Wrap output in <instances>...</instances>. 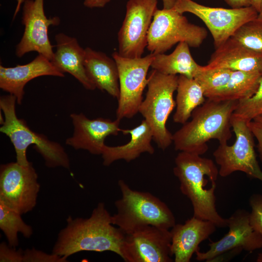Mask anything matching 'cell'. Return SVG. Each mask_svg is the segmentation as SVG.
<instances>
[{"mask_svg":"<svg viewBox=\"0 0 262 262\" xmlns=\"http://www.w3.org/2000/svg\"><path fill=\"white\" fill-rule=\"evenodd\" d=\"M0 229L4 234L8 244L16 247L19 244L18 233L27 238L33 233L32 227L22 219L21 214L0 202Z\"/></svg>","mask_w":262,"mask_h":262,"instance_id":"obj_26","label":"cell"},{"mask_svg":"<svg viewBox=\"0 0 262 262\" xmlns=\"http://www.w3.org/2000/svg\"><path fill=\"white\" fill-rule=\"evenodd\" d=\"M257 262H262V253H259L257 258Z\"/></svg>","mask_w":262,"mask_h":262,"instance_id":"obj_40","label":"cell"},{"mask_svg":"<svg viewBox=\"0 0 262 262\" xmlns=\"http://www.w3.org/2000/svg\"><path fill=\"white\" fill-rule=\"evenodd\" d=\"M154 56L150 53L145 57L129 58L120 56L116 51L113 53L119 75L117 119L131 118L138 112L144 90L147 85V72Z\"/></svg>","mask_w":262,"mask_h":262,"instance_id":"obj_9","label":"cell"},{"mask_svg":"<svg viewBox=\"0 0 262 262\" xmlns=\"http://www.w3.org/2000/svg\"><path fill=\"white\" fill-rule=\"evenodd\" d=\"M231 124L236 137L234 144H219L213 153L219 166V175L226 177L241 171L262 181V171L254 149V136L248 122L232 114Z\"/></svg>","mask_w":262,"mask_h":262,"instance_id":"obj_8","label":"cell"},{"mask_svg":"<svg viewBox=\"0 0 262 262\" xmlns=\"http://www.w3.org/2000/svg\"><path fill=\"white\" fill-rule=\"evenodd\" d=\"M163 3V8L169 9L172 8L175 4V0H162Z\"/></svg>","mask_w":262,"mask_h":262,"instance_id":"obj_36","label":"cell"},{"mask_svg":"<svg viewBox=\"0 0 262 262\" xmlns=\"http://www.w3.org/2000/svg\"><path fill=\"white\" fill-rule=\"evenodd\" d=\"M238 101L205 100L193 112L191 119L173 134L175 150L201 156L211 139L227 143L232 136L231 118Z\"/></svg>","mask_w":262,"mask_h":262,"instance_id":"obj_3","label":"cell"},{"mask_svg":"<svg viewBox=\"0 0 262 262\" xmlns=\"http://www.w3.org/2000/svg\"><path fill=\"white\" fill-rule=\"evenodd\" d=\"M147 78V91L138 112L150 126L153 139L158 147L165 150L173 143V134L166 124L176 106L173 94L178 76L164 74L152 69Z\"/></svg>","mask_w":262,"mask_h":262,"instance_id":"obj_6","label":"cell"},{"mask_svg":"<svg viewBox=\"0 0 262 262\" xmlns=\"http://www.w3.org/2000/svg\"><path fill=\"white\" fill-rule=\"evenodd\" d=\"M213 222L193 216L183 224H175L170 230L171 251L175 262H189L199 249V244L216 230Z\"/></svg>","mask_w":262,"mask_h":262,"instance_id":"obj_18","label":"cell"},{"mask_svg":"<svg viewBox=\"0 0 262 262\" xmlns=\"http://www.w3.org/2000/svg\"><path fill=\"white\" fill-rule=\"evenodd\" d=\"M262 74L232 71L226 85L212 99L215 100H237L249 98L256 92Z\"/></svg>","mask_w":262,"mask_h":262,"instance_id":"obj_25","label":"cell"},{"mask_svg":"<svg viewBox=\"0 0 262 262\" xmlns=\"http://www.w3.org/2000/svg\"><path fill=\"white\" fill-rule=\"evenodd\" d=\"M248 125L258 141V150L260 158L262 162V125L251 121L248 123Z\"/></svg>","mask_w":262,"mask_h":262,"instance_id":"obj_33","label":"cell"},{"mask_svg":"<svg viewBox=\"0 0 262 262\" xmlns=\"http://www.w3.org/2000/svg\"><path fill=\"white\" fill-rule=\"evenodd\" d=\"M40 186L32 163L22 165L16 162L0 167V202L22 215L35 207Z\"/></svg>","mask_w":262,"mask_h":262,"instance_id":"obj_10","label":"cell"},{"mask_svg":"<svg viewBox=\"0 0 262 262\" xmlns=\"http://www.w3.org/2000/svg\"><path fill=\"white\" fill-rule=\"evenodd\" d=\"M173 8L180 14L189 12L200 18L210 31L215 48L231 37L242 25L258 16L252 6L231 9L211 7L192 0H175Z\"/></svg>","mask_w":262,"mask_h":262,"instance_id":"obj_11","label":"cell"},{"mask_svg":"<svg viewBox=\"0 0 262 262\" xmlns=\"http://www.w3.org/2000/svg\"><path fill=\"white\" fill-rule=\"evenodd\" d=\"M111 0H84L83 5L88 8H102L109 2Z\"/></svg>","mask_w":262,"mask_h":262,"instance_id":"obj_35","label":"cell"},{"mask_svg":"<svg viewBox=\"0 0 262 262\" xmlns=\"http://www.w3.org/2000/svg\"><path fill=\"white\" fill-rule=\"evenodd\" d=\"M16 97L11 94L0 98V108L4 118L0 131L7 136L13 144L16 162L22 165H29L31 162L27 158V149L29 146L34 145L48 167L69 169V158L63 146L50 140L46 135L32 131L24 120L18 118L16 112Z\"/></svg>","mask_w":262,"mask_h":262,"instance_id":"obj_5","label":"cell"},{"mask_svg":"<svg viewBox=\"0 0 262 262\" xmlns=\"http://www.w3.org/2000/svg\"><path fill=\"white\" fill-rule=\"evenodd\" d=\"M189 47L187 43L181 42L178 43L174 50L169 54H155L151 68L165 75L180 74L194 78L202 66L192 57Z\"/></svg>","mask_w":262,"mask_h":262,"instance_id":"obj_23","label":"cell"},{"mask_svg":"<svg viewBox=\"0 0 262 262\" xmlns=\"http://www.w3.org/2000/svg\"><path fill=\"white\" fill-rule=\"evenodd\" d=\"M174 122L184 124L191 117L193 112L205 101L203 90L194 78L178 76Z\"/></svg>","mask_w":262,"mask_h":262,"instance_id":"obj_24","label":"cell"},{"mask_svg":"<svg viewBox=\"0 0 262 262\" xmlns=\"http://www.w3.org/2000/svg\"><path fill=\"white\" fill-rule=\"evenodd\" d=\"M118 184L121 196L115 202L116 213L112 215V222L125 234L147 226L170 229L176 224L173 213L158 197L133 190L122 180Z\"/></svg>","mask_w":262,"mask_h":262,"instance_id":"obj_4","label":"cell"},{"mask_svg":"<svg viewBox=\"0 0 262 262\" xmlns=\"http://www.w3.org/2000/svg\"><path fill=\"white\" fill-rule=\"evenodd\" d=\"M251 6H253L259 13L262 7V0H252Z\"/></svg>","mask_w":262,"mask_h":262,"instance_id":"obj_37","label":"cell"},{"mask_svg":"<svg viewBox=\"0 0 262 262\" xmlns=\"http://www.w3.org/2000/svg\"><path fill=\"white\" fill-rule=\"evenodd\" d=\"M124 135L130 134L131 140L127 144L111 147L105 145L101 156L103 164L108 166L114 162L123 160L130 162L139 157L142 153L153 154L154 148L151 144L153 133L151 128L144 119L136 127L131 129H121Z\"/></svg>","mask_w":262,"mask_h":262,"instance_id":"obj_21","label":"cell"},{"mask_svg":"<svg viewBox=\"0 0 262 262\" xmlns=\"http://www.w3.org/2000/svg\"><path fill=\"white\" fill-rule=\"evenodd\" d=\"M207 36V30L190 23L173 8L157 9L147 35V49L151 53H164L177 43H187L197 48Z\"/></svg>","mask_w":262,"mask_h":262,"instance_id":"obj_7","label":"cell"},{"mask_svg":"<svg viewBox=\"0 0 262 262\" xmlns=\"http://www.w3.org/2000/svg\"><path fill=\"white\" fill-rule=\"evenodd\" d=\"M22 24L24 31L16 49L17 57L36 51L50 61L53 59V46L49 37V28L60 22L57 16L48 18L44 9V0H25L22 8Z\"/></svg>","mask_w":262,"mask_h":262,"instance_id":"obj_15","label":"cell"},{"mask_svg":"<svg viewBox=\"0 0 262 262\" xmlns=\"http://www.w3.org/2000/svg\"><path fill=\"white\" fill-rule=\"evenodd\" d=\"M43 76L65 77L64 73L55 67L49 59L38 54L31 62L14 67L0 65V88L16 97L20 105L24 95V88L32 80Z\"/></svg>","mask_w":262,"mask_h":262,"instance_id":"obj_17","label":"cell"},{"mask_svg":"<svg viewBox=\"0 0 262 262\" xmlns=\"http://www.w3.org/2000/svg\"><path fill=\"white\" fill-rule=\"evenodd\" d=\"M56 50L51 62L63 73H68L76 78L86 89L96 87L88 78L84 66L85 50L77 39L63 33L55 35Z\"/></svg>","mask_w":262,"mask_h":262,"instance_id":"obj_20","label":"cell"},{"mask_svg":"<svg viewBox=\"0 0 262 262\" xmlns=\"http://www.w3.org/2000/svg\"><path fill=\"white\" fill-rule=\"evenodd\" d=\"M174 175L182 194L190 200L193 216L210 221L219 228L227 227V218L217 212L215 190L219 169L213 161L201 155L180 151L175 159Z\"/></svg>","mask_w":262,"mask_h":262,"instance_id":"obj_2","label":"cell"},{"mask_svg":"<svg viewBox=\"0 0 262 262\" xmlns=\"http://www.w3.org/2000/svg\"><path fill=\"white\" fill-rule=\"evenodd\" d=\"M25 0H16L17 4L14 13L13 19H14L20 11L21 5L24 3Z\"/></svg>","mask_w":262,"mask_h":262,"instance_id":"obj_38","label":"cell"},{"mask_svg":"<svg viewBox=\"0 0 262 262\" xmlns=\"http://www.w3.org/2000/svg\"><path fill=\"white\" fill-rule=\"evenodd\" d=\"M203 67L262 74V52L251 50L230 37L216 48L207 65Z\"/></svg>","mask_w":262,"mask_h":262,"instance_id":"obj_19","label":"cell"},{"mask_svg":"<svg viewBox=\"0 0 262 262\" xmlns=\"http://www.w3.org/2000/svg\"><path fill=\"white\" fill-rule=\"evenodd\" d=\"M157 0H129L122 26L118 33L119 54L124 57H142Z\"/></svg>","mask_w":262,"mask_h":262,"instance_id":"obj_12","label":"cell"},{"mask_svg":"<svg viewBox=\"0 0 262 262\" xmlns=\"http://www.w3.org/2000/svg\"><path fill=\"white\" fill-rule=\"evenodd\" d=\"M84 66L86 74L96 88L118 98L119 75L114 59L105 53L87 47L85 49Z\"/></svg>","mask_w":262,"mask_h":262,"instance_id":"obj_22","label":"cell"},{"mask_svg":"<svg viewBox=\"0 0 262 262\" xmlns=\"http://www.w3.org/2000/svg\"><path fill=\"white\" fill-rule=\"evenodd\" d=\"M257 17L260 18V19H262V7L260 11L258 13V16Z\"/></svg>","mask_w":262,"mask_h":262,"instance_id":"obj_41","label":"cell"},{"mask_svg":"<svg viewBox=\"0 0 262 262\" xmlns=\"http://www.w3.org/2000/svg\"><path fill=\"white\" fill-rule=\"evenodd\" d=\"M24 250L10 246L3 242L0 244V262H23Z\"/></svg>","mask_w":262,"mask_h":262,"instance_id":"obj_32","label":"cell"},{"mask_svg":"<svg viewBox=\"0 0 262 262\" xmlns=\"http://www.w3.org/2000/svg\"><path fill=\"white\" fill-rule=\"evenodd\" d=\"M70 116L74 132L66 144L75 149L85 150L93 155H101L105 138L117 135L121 131L120 120L117 118L113 121L101 117L92 119L82 113H73Z\"/></svg>","mask_w":262,"mask_h":262,"instance_id":"obj_16","label":"cell"},{"mask_svg":"<svg viewBox=\"0 0 262 262\" xmlns=\"http://www.w3.org/2000/svg\"><path fill=\"white\" fill-rule=\"evenodd\" d=\"M169 229L152 226L125 234L121 256L126 262H171Z\"/></svg>","mask_w":262,"mask_h":262,"instance_id":"obj_13","label":"cell"},{"mask_svg":"<svg viewBox=\"0 0 262 262\" xmlns=\"http://www.w3.org/2000/svg\"><path fill=\"white\" fill-rule=\"evenodd\" d=\"M233 114L248 123L262 115V75L256 92L251 97L239 100Z\"/></svg>","mask_w":262,"mask_h":262,"instance_id":"obj_29","label":"cell"},{"mask_svg":"<svg viewBox=\"0 0 262 262\" xmlns=\"http://www.w3.org/2000/svg\"><path fill=\"white\" fill-rule=\"evenodd\" d=\"M59 232L52 253L67 258L83 251H112L121 256L125 234L112 222V215L99 202L88 218L69 216Z\"/></svg>","mask_w":262,"mask_h":262,"instance_id":"obj_1","label":"cell"},{"mask_svg":"<svg viewBox=\"0 0 262 262\" xmlns=\"http://www.w3.org/2000/svg\"><path fill=\"white\" fill-rule=\"evenodd\" d=\"M231 37L246 47L262 52V19L257 17L245 23Z\"/></svg>","mask_w":262,"mask_h":262,"instance_id":"obj_28","label":"cell"},{"mask_svg":"<svg viewBox=\"0 0 262 262\" xmlns=\"http://www.w3.org/2000/svg\"><path fill=\"white\" fill-rule=\"evenodd\" d=\"M251 208L250 223L254 229L262 235V195L253 194L249 198Z\"/></svg>","mask_w":262,"mask_h":262,"instance_id":"obj_30","label":"cell"},{"mask_svg":"<svg viewBox=\"0 0 262 262\" xmlns=\"http://www.w3.org/2000/svg\"><path fill=\"white\" fill-rule=\"evenodd\" d=\"M231 72L228 69H205L202 66L194 79L202 88L205 98L212 99L228 83Z\"/></svg>","mask_w":262,"mask_h":262,"instance_id":"obj_27","label":"cell"},{"mask_svg":"<svg viewBox=\"0 0 262 262\" xmlns=\"http://www.w3.org/2000/svg\"><path fill=\"white\" fill-rule=\"evenodd\" d=\"M253 121L262 125V115L255 118Z\"/></svg>","mask_w":262,"mask_h":262,"instance_id":"obj_39","label":"cell"},{"mask_svg":"<svg viewBox=\"0 0 262 262\" xmlns=\"http://www.w3.org/2000/svg\"><path fill=\"white\" fill-rule=\"evenodd\" d=\"M67 258L51 253L48 254L35 248L24 250L23 262H66Z\"/></svg>","mask_w":262,"mask_h":262,"instance_id":"obj_31","label":"cell"},{"mask_svg":"<svg viewBox=\"0 0 262 262\" xmlns=\"http://www.w3.org/2000/svg\"><path fill=\"white\" fill-rule=\"evenodd\" d=\"M231 8H241L251 6L252 0H224Z\"/></svg>","mask_w":262,"mask_h":262,"instance_id":"obj_34","label":"cell"},{"mask_svg":"<svg viewBox=\"0 0 262 262\" xmlns=\"http://www.w3.org/2000/svg\"><path fill=\"white\" fill-rule=\"evenodd\" d=\"M229 231L221 239L209 244V249L205 252L196 250V260L208 262H214L220 255L243 250L251 252L262 248V235L251 224L250 213L238 209L227 218Z\"/></svg>","mask_w":262,"mask_h":262,"instance_id":"obj_14","label":"cell"}]
</instances>
